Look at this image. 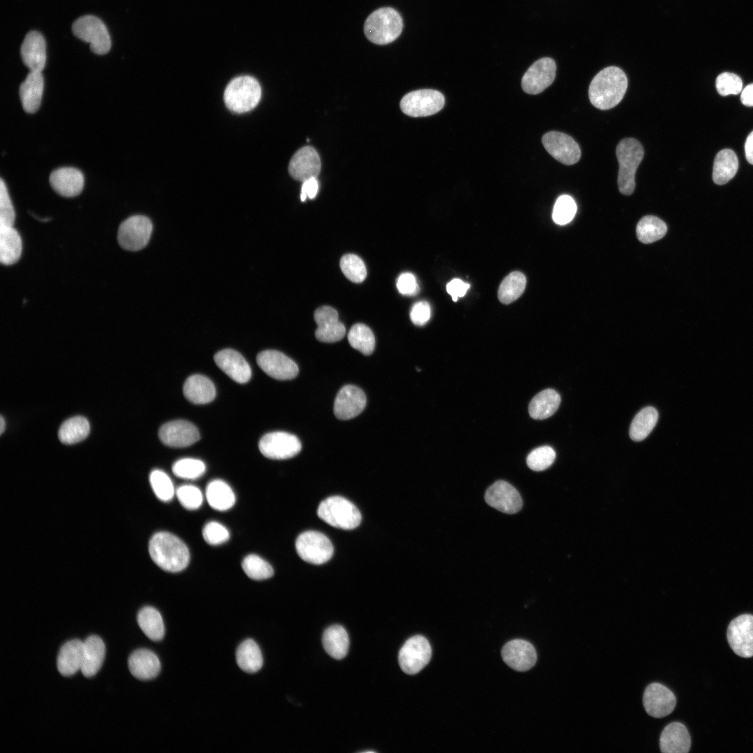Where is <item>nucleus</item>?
<instances>
[{
  "mask_svg": "<svg viewBox=\"0 0 753 753\" xmlns=\"http://www.w3.org/2000/svg\"><path fill=\"white\" fill-rule=\"evenodd\" d=\"M627 88L628 79L623 70L616 66H609L592 79L588 89L589 100L598 109H609L621 101Z\"/></svg>",
  "mask_w": 753,
  "mask_h": 753,
  "instance_id": "1",
  "label": "nucleus"
},
{
  "mask_svg": "<svg viewBox=\"0 0 753 753\" xmlns=\"http://www.w3.org/2000/svg\"><path fill=\"white\" fill-rule=\"evenodd\" d=\"M149 552L153 562L169 572L182 571L189 563L188 547L180 538L169 532L160 531L154 534L149 541Z\"/></svg>",
  "mask_w": 753,
  "mask_h": 753,
  "instance_id": "2",
  "label": "nucleus"
},
{
  "mask_svg": "<svg viewBox=\"0 0 753 753\" xmlns=\"http://www.w3.org/2000/svg\"><path fill=\"white\" fill-rule=\"evenodd\" d=\"M619 169L618 186L620 192L630 195L635 188V173L644 157L641 143L634 138H625L619 142L616 149Z\"/></svg>",
  "mask_w": 753,
  "mask_h": 753,
  "instance_id": "3",
  "label": "nucleus"
},
{
  "mask_svg": "<svg viewBox=\"0 0 753 753\" xmlns=\"http://www.w3.org/2000/svg\"><path fill=\"white\" fill-rule=\"evenodd\" d=\"M403 27L400 14L393 8L384 7L374 11L364 25L366 37L378 45L390 43L400 35Z\"/></svg>",
  "mask_w": 753,
  "mask_h": 753,
  "instance_id": "4",
  "label": "nucleus"
},
{
  "mask_svg": "<svg viewBox=\"0 0 753 753\" xmlns=\"http://www.w3.org/2000/svg\"><path fill=\"white\" fill-rule=\"evenodd\" d=\"M261 96V86L254 77L240 76L233 79L227 86L224 100L227 108L235 113L252 110L259 103Z\"/></svg>",
  "mask_w": 753,
  "mask_h": 753,
  "instance_id": "5",
  "label": "nucleus"
},
{
  "mask_svg": "<svg viewBox=\"0 0 753 753\" xmlns=\"http://www.w3.org/2000/svg\"><path fill=\"white\" fill-rule=\"evenodd\" d=\"M317 515L328 524L345 530L356 528L361 522L358 509L351 501L340 496L324 500L318 507Z\"/></svg>",
  "mask_w": 753,
  "mask_h": 753,
  "instance_id": "6",
  "label": "nucleus"
},
{
  "mask_svg": "<svg viewBox=\"0 0 753 753\" xmlns=\"http://www.w3.org/2000/svg\"><path fill=\"white\" fill-rule=\"evenodd\" d=\"M74 35L89 43L91 50L99 55L107 54L111 48V39L105 24L97 17L85 15L78 18L72 26Z\"/></svg>",
  "mask_w": 753,
  "mask_h": 753,
  "instance_id": "7",
  "label": "nucleus"
},
{
  "mask_svg": "<svg viewBox=\"0 0 753 753\" xmlns=\"http://www.w3.org/2000/svg\"><path fill=\"white\" fill-rule=\"evenodd\" d=\"M445 98L439 91L420 89L406 94L400 101V109L406 115L421 117L433 115L444 106Z\"/></svg>",
  "mask_w": 753,
  "mask_h": 753,
  "instance_id": "8",
  "label": "nucleus"
},
{
  "mask_svg": "<svg viewBox=\"0 0 753 753\" xmlns=\"http://www.w3.org/2000/svg\"><path fill=\"white\" fill-rule=\"evenodd\" d=\"M151 221L144 215H133L124 220L118 229L120 246L129 251H138L146 246L151 232Z\"/></svg>",
  "mask_w": 753,
  "mask_h": 753,
  "instance_id": "9",
  "label": "nucleus"
},
{
  "mask_svg": "<svg viewBox=\"0 0 753 753\" xmlns=\"http://www.w3.org/2000/svg\"><path fill=\"white\" fill-rule=\"evenodd\" d=\"M296 549L301 558L316 565L327 562L333 554L330 540L323 533L314 531L300 534L296 541Z\"/></svg>",
  "mask_w": 753,
  "mask_h": 753,
  "instance_id": "10",
  "label": "nucleus"
},
{
  "mask_svg": "<svg viewBox=\"0 0 753 753\" xmlns=\"http://www.w3.org/2000/svg\"><path fill=\"white\" fill-rule=\"evenodd\" d=\"M432 648L428 640L421 635L409 638L401 648L398 660L402 670L408 674H416L429 662Z\"/></svg>",
  "mask_w": 753,
  "mask_h": 753,
  "instance_id": "11",
  "label": "nucleus"
},
{
  "mask_svg": "<svg viewBox=\"0 0 753 753\" xmlns=\"http://www.w3.org/2000/svg\"><path fill=\"white\" fill-rule=\"evenodd\" d=\"M259 448L267 458L285 459L298 454L302 446L296 436L285 432H273L261 437Z\"/></svg>",
  "mask_w": 753,
  "mask_h": 753,
  "instance_id": "12",
  "label": "nucleus"
},
{
  "mask_svg": "<svg viewBox=\"0 0 753 753\" xmlns=\"http://www.w3.org/2000/svg\"><path fill=\"white\" fill-rule=\"evenodd\" d=\"M727 637L733 651L742 657L753 656V615L742 614L733 619Z\"/></svg>",
  "mask_w": 753,
  "mask_h": 753,
  "instance_id": "13",
  "label": "nucleus"
},
{
  "mask_svg": "<svg viewBox=\"0 0 753 753\" xmlns=\"http://www.w3.org/2000/svg\"><path fill=\"white\" fill-rule=\"evenodd\" d=\"M542 142L546 151L564 165H574L580 159L581 150L579 144L567 134L550 131L543 135Z\"/></svg>",
  "mask_w": 753,
  "mask_h": 753,
  "instance_id": "14",
  "label": "nucleus"
},
{
  "mask_svg": "<svg viewBox=\"0 0 753 753\" xmlns=\"http://www.w3.org/2000/svg\"><path fill=\"white\" fill-rule=\"evenodd\" d=\"M556 65L549 57L535 61L522 79V87L528 94H538L550 86L556 77Z\"/></svg>",
  "mask_w": 753,
  "mask_h": 753,
  "instance_id": "15",
  "label": "nucleus"
},
{
  "mask_svg": "<svg viewBox=\"0 0 753 753\" xmlns=\"http://www.w3.org/2000/svg\"><path fill=\"white\" fill-rule=\"evenodd\" d=\"M674 694L659 683H652L645 689L643 706L647 714L655 718H662L671 714L675 708Z\"/></svg>",
  "mask_w": 753,
  "mask_h": 753,
  "instance_id": "16",
  "label": "nucleus"
},
{
  "mask_svg": "<svg viewBox=\"0 0 753 753\" xmlns=\"http://www.w3.org/2000/svg\"><path fill=\"white\" fill-rule=\"evenodd\" d=\"M257 363L268 376L277 380H289L298 374L296 363L280 351L266 350L257 356Z\"/></svg>",
  "mask_w": 753,
  "mask_h": 753,
  "instance_id": "17",
  "label": "nucleus"
},
{
  "mask_svg": "<svg viewBox=\"0 0 753 753\" xmlns=\"http://www.w3.org/2000/svg\"><path fill=\"white\" fill-rule=\"evenodd\" d=\"M485 500L490 506L508 514L519 512L523 505L518 491L504 480L492 484L485 492Z\"/></svg>",
  "mask_w": 753,
  "mask_h": 753,
  "instance_id": "18",
  "label": "nucleus"
},
{
  "mask_svg": "<svg viewBox=\"0 0 753 753\" xmlns=\"http://www.w3.org/2000/svg\"><path fill=\"white\" fill-rule=\"evenodd\" d=\"M162 443L173 448H183L192 445L200 439L197 428L184 420H176L164 424L159 429Z\"/></svg>",
  "mask_w": 753,
  "mask_h": 753,
  "instance_id": "19",
  "label": "nucleus"
},
{
  "mask_svg": "<svg viewBox=\"0 0 753 753\" xmlns=\"http://www.w3.org/2000/svg\"><path fill=\"white\" fill-rule=\"evenodd\" d=\"M321 160L317 151L306 146L298 150L290 160L288 171L295 180L304 182L317 178L321 171Z\"/></svg>",
  "mask_w": 753,
  "mask_h": 753,
  "instance_id": "20",
  "label": "nucleus"
},
{
  "mask_svg": "<svg viewBox=\"0 0 753 753\" xmlns=\"http://www.w3.org/2000/svg\"><path fill=\"white\" fill-rule=\"evenodd\" d=\"M317 325L316 338L322 342L333 343L342 340L346 332L345 327L338 319V313L332 307L321 306L314 313Z\"/></svg>",
  "mask_w": 753,
  "mask_h": 753,
  "instance_id": "21",
  "label": "nucleus"
},
{
  "mask_svg": "<svg viewBox=\"0 0 753 753\" xmlns=\"http://www.w3.org/2000/svg\"><path fill=\"white\" fill-rule=\"evenodd\" d=\"M501 656L507 665L518 671L529 670L537 660L535 648L523 639H514L506 643L502 648Z\"/></svg>",
  "mask_w": 753,
  "mask_h": 753,
  "instance_id": "22",
  "label": "nucleus"
},
{
  "mask_svg": "<svg viewBox=\"0 0 753 753\" xmlns=\"http://www.w3.org/2000/svg\"><path fill=\"white\" fill-rule=\"evenodd\" d=\"M366 406V396L357 386L346 385L338 393L334 402V414L340 420H349L359 415Z\"/></svg>",
  "mask_w": 753,
  "mask_h": 753,
  "instance_id": "23",
  "label": "nucleus"
},
{
  "mask_svg": "<svg viewBox=\"0 0 753 753\" xmlns=\"http://www.w3.org/2000/svg\"><path fill=\"white\" fill-rule=\"evenodd\" d=\"M214 360L218 367L234 381L239 383L248 382L252 376L251 368L238 351L225 349L216 353Z\"/></svg>",
  "mask_w": 753,
  "mask_h": 753,
  "instance_id": "24",
  "label": "nucleus"
},
{
  "mask_svg": "<svg viewBox=\"0 0 753 753\" xmlns=\"http://www.w3.org/2000/svg\"><path fill=\"white\" fill-rule=\"evenodd\" d=\"M24 64L30 71L42 72L46 63V45L43 36L36 31L29 32L21 45Z\"/></svg>",
  "mask_w": 753,
  "mask_h": 753,
  "instance_id": "25",
  "label": "nucleus"
},
{
  "mask_svg": "<svg viewBox=\"0 0 753 753\" xmlns=\"http://www.w3.org/2000/svg\"><path fill=\"white\" fill-rule=\"evenodd\" d=\"M50 183L59 195L73 197L79 195L84 188V178L81 171L73 167H61L52 172Z\"/></svg>",
  "mask_w": 753,
  "mask_h": 753,
  "instance_id": "26",
  "label": "nucleus"
},
{
  "mask_svg": "<svg viewBox=\"0 0 753 753\" xmlns=\"http://www.w3.org/2000/svg\"><path fill=\"white\" fill-rule=\"evenodd\" d=\"M691 747L690 735L684 724L673 722L667 724L660 736L662 753H687Z\"/></svg>",
  "mask_w": 753,
  "mask_h": 753,
  "instance_id": "27",
  "label": "nucleus"
},
{
  "mask_svg": "<svg viewBox=\"0 0 753 753\" xmlns=\"http://www.w3.org/2000/svg\"><path fill=\"white\" fill-rule=\"evenodd\" d=\"M128 668L132 675L137 679L148 680L155 678L161 669L158 656L151 651L140 648L131 653L128 658Z\"/></svg>",
  "mask_w": 753,
  "mask_h": 753,
  "instance_id": "28",
  "label": "nucleus"
},
{
  "mask_svg": "<svg viewBox=\"0 0 753 753\" xmlns=\"http://www.w3.org/2000/svg\"><path fill=\"white\" fill-rule=\"evenodd\" d=\"M44 89L42 72L30 71L19 89L24 110L29 114L36 113L40 107Z\"/></svg>",
  "mask_w": 753,
  "mask_h": 753,
  "instance_id": "29",
  "label": "nucleus"
},
{
  "mask_svg": "<svg viewBox=\"0 0 753 753\" xmlns=\"http://www.w3.org/2000/svg\"><path fill=\"white\" fill-rule=\"evenodd\" d=\"M84 657V641L73 639L60 648L57 657V669L63 676L74 675L81 671Z\"/></svg>",
  "mask_w": 753,
  "mask_h": 753,
  "instance_id": "30",
  "label": "nucleus"
},
{
  "mask_svg": "<svg viewBox=\"0 0 753 753\" xmlns=\"http://www.w3.org/2000/svg\"><path fill=\"white\" fill-rule=\"evenodd\" d=\"M183 392L185 398L196 404H204L213 401L216 391L213 382L206 376L195 374L184 383Z\"/></svg>",
  "mask_w": 753,
  "mask_h": 753,
  "instance_id": "31",
  "label": "nucleus"
},
{
  "mask_svg": "<svg viewBox=\"0 0 753 753\" xmlns=\"http://www.w3.org/2000/svg\"><path fill=\"white\" fill-rule=\"evenodd\" d=\"M105 656V646L100 637L89 636L84 641V657L81 669L82 674L90 678L100 669Z\"/></svg>",
  "mask_w": 753,
  "mask_h": 753,
  "instance_id": "32",
  "label": "nucleus"
},
{
  "mask_svg": "<svg viewBox=\"0 0 753 753\" xmlns=\"http://www.w3.org/2000/svg\"><path fill=\"white\" fill-rule=\"evenodd\" d=\"M22 243L18 231L10 226H0V261L6 266L16 263L21 257Z\"/></svg>",
  "mask_w": 753,
  "mask_h": 753,
  "instance_id": "33",
  "label": "nucleus"
},
{
  "mask_svg": "<svg viewBox=\"0 0 753 753\" xmlns=\"http://www.w3.org/2000/svg\"><path fill=\"white\" fill-rule=\"evenodd\" d=\"M561 403L559 394L553 389H545L538 393L530 402L528 412L533 419L542 420L552 416Z\"/></svg>",
  "mask_w": 753,
  "mask_h": 753,
  "instance_id": "34",
  "label": "nucleus"
},
{
  "mask_svg": "<svg viewBox=\"0 0 753 753\" xmlns=\"http://www.w3.org/2000/svg\"><path fill=\"white\" fill-rule=\"evenodd\" d=\"M322 644L330 656L340 660L347 654L349 639L346 630L342 625H333L324 632Z\"/></svg>",
  "mask_w": 753,
  "mask_h": 753,
  "instance_id": "35",
  "label": "nucleus"
},
{
  "mask_svg": "<svg viewBox=\"0 0 753 753\" xmlns=\"http://www.w3.org/2000/svg\"><path fill=\"white\" fill-rule=\"evenodd\" d=\"M206 498L210 506L219 511L230 509L236 501V496L231 487L219 479L213 480L207 485Z\"/></svg>",
  "mask_w": 753,
  "mask_h": 753,
  "instance_id": "36",
  "label": "nucleus"
},
{
  "mask_svg": "<svg viewBox=\"0 0 753 753\" xmlns=\"http://www.w3.org/2000/svg\"><path fill=\"white\" fill-rule=\"evenodd\" d=\"M236 660L239 668L245 672L254 674L263 666V656L257 644L252 639L244 640L236 651Z\"/></svg>",
  "mask_w": 753,
  "mask_h": 753,
  "instance_id": "37",
  "label": "nucleus"
},
{
  "mask_svg": "<svg viewBox=\"0 0 753 753\" xmlns=\"http://www.w3.org/2000/svg\"><path fill=\"white\" fill-rule=\"evenodd\" d=\"M738 161L736 153L731 149H724L716 155L713 170V180L717 185L729 181L736 174Z\"/></svg>",
  "mask_w": 753,
  "mask_h": 753,
  "instance_id": "38",
  "label": "nucleus"
},
{
  "mask_svg": "<svg viewBox=\"0 0 753 753\" xmlns=\"http://www.w3.org/2000/svg\"><path fill=\"white\" fill-rule=\"evenodd\" d=\"M137 623L145 634L150 639L158 641L165 636V625L160 613L154 607H144L139 611L137 617Z\"/></svg>",
  "mask_w": 753,
  "mask_h": 753,
  "instance_id": "39",
  "label": "nucleus"
},
{
  "mask_svg": "<svg viewBox=\"0 0 753 753\" xmlns=\"http://www.w3.org/2000/svg\"><path fill=\"white\" fill-rule=\"evenodd\" d=\"M658 419L657 410L652 406L641 409L634 418L630 427V436L634 441L646 438L655 427Z\"/></svg>",
  "mask_w": 753,
  "mask_h": 753,
  "instance_id": "40",
  "label": "nucleus"
},
{
  "mask_svg": "<svg viewBox=\"0 0 753 753\" xmlns=\"http://www.w3.org/2000/svg\"><path fill=\"white\" fill-rule=\"evenodd\" d=\"M90 432L89 421L82 416L66 420L60 427L58 436L64 444H74L86 439Z\"/></svg>",
  "mask_w": 753,
  "mask_h": 753,
  "instance_id": "41",
  "label": "nucleus"
},
{
  "mask_svg": "<svg viewBox=\"0 0 753 753\" xmlns=\"http://www.w3.org/2000/svg\"><path fill=\"white\" fill-rule=\"evenodd\" d=\"M667 231L666 224L661 219L653 215L643 217L636 228L637 238L643 243H651L661 239L664 236Z\"/></svg>",
  "mask_w": 753,
  "mask_h": 753,
  "instance_id": "42",
  "label": "nucleus"
},
{
  "mask_svg": "<svg viewBox=\"0 0 753 753\" xmlns=\"http://www.w3.org/2000/svg\"><path fill=\"white\" fill-rule=\"evenodd\" d=\"M526 279L523 273L514 271L507 275L501 283L498 297L503 304H509L517 300L524 291Z\"/></svg>",
  "mask_w": 753,
  "mask_h": 753,
  "instance_id": "43",
  "label": "nucleus"
},
{
  "mask_svg": "<svg viewBox=\"0 0 753 753\" xmlns=\"http://www.w3.org/2000/svg\"><path fill=\"white\" fill-rule=\"evenodd\" d=\"M350 345L365 356L372 354L375 347V338L371 329L363 324H356L348 333Z\"/></svg>",
  "mask_w": 753,
  "mask_h": 753,
  "instance_id": "44",
  "label": "nucleus"
},
{
  "mask_svg": "<svg viewBox=\"0 0 753 753\" xmlns=\"http://www.w3.org/2000/svg\"><path fill=\"white\" fill-rule=\"evenodd\" d=\"M241 565L247 576L254 580L268 579L274 573L272 566L257 554H249L245 556Z\"/></svg>",
  "mask_w": 753,
  "mask_h": 753,
  "instance_id": "45",
  "label": "nucleus"
},
{
  "mask_svg": "<svg viewBox=\"0 0 753 753\" xmlns=\"http://www.w3.org/2000/svg\"><path fill=\"white\" fill-rule=\"evenodd\" d=\"M340 266L346 277L354 283H360L366 277L365 265L363 260L356 254L344 255L340 259Z\"/></svg>",
  "mask_w": 753,
  "mask_h": 753,
  "instance_id": "46",
  "label": "nucleus"
},
{
  "mask_svg": "<svg viewBox=\"0 0 753 753\" xmlns=\"http://www.w3.org/2000/svg\"><path fill=\"white\" fill-rule=\"evenodd\" d=\"M149 480L153 492L160 501L167 502L172 499L176 491L171 478L167 473L161 470L155 469L151 471Z\"/></svg>",
  "mask_w": 753,
  "mask_h": 753,
  "instance_id": "47",
  "label": "nucleus"
},
{
  "mask_svg": "<svg viewBox=\"0 0 753 753\" xmlns=\"http://www.w3.org/2000/svg\"><path fill=\"white\" fill-rule=\"evenodd\" d=\"M206 471L204 463L197 459L183 458L177 460L172 466L174 474L183 479H197L201 477Z\"/></svg>",
  "mask_w": 753,
  "mask_h": 753,
  "instance_id": "48",
  "label": "nucleus"
},
{
  "mask_svg": "<svg viewBox=\"0 0 753 753\" xmlns=\"http://www.w3.org/2000/svg\"><path fill=\"white\" fill-rule=\"evenodd\" d=\"M576 211L577 205L574 199L568 195H561L553 208V220L558 225H565L573 219Z\"/></svg>",
  "mask_w": 753,
  "mask_h": 753,
  "instance_id": "49",
  "label": "nucleus"
},
{
  "mask_svg": "<svg viewBox=\"0 0 753 753\" xmlns=\"http://www.w3.org/2000/svg\"><path fill=\"white\" fill-rule=\"evenodd\" d=\"M556 452L548 446L538 447L532 450L526 458L528 466L535 471H540L549 468L554 462Z\"/></svg>",
  "mask_w": 753,
  "mask_h": 753,
  "instance_id": "50",
  "label": "nucleus"
},
{
  "mask_svg": "<svg viewBox=\"0 0 753 753\" xmlns=\"http://www.w3.org/2000/svg\"><path fill=\"white\" fill-rule=\"evenodd\" d=\"M176 495L183 507L188 510H196L203 503L201 490L192 485H181L176 490Z\"/></svg>",
  "mask_w": 753,
  "mask_h": 753,
  "instance_id": "51",
  "label": "nucleus"
},
{
  "mask_svg": "<svg viewBox=\"0 0 753 753\" xmlns=\"http://www.w3.org/2000/svg\"><path fill=\"white\" fill-rule=\"evenodd\" d=\"M715 86L717 92L723 96L741 92L743 82L741 78L732 73H722L716 79Z\"/></svg>",
  "mask_w": 753,
  "mask_h": 753,
  "instance_id": "52",
  "label": "nucleus"
},
{
  "mask_svg": "<svg viewBox=\"0 0 753 753\" xmlns=\"http://www.w3.org/2000/svg\"><path fill=\"white\" fill-rule=\"evenodd\" d=\"M15 213L8 192L7 186L2 178L0 182V226L13 227Z\"/></svg>",
  "mask_w": 753,
  "mask_h": 753,
  "instance_id": "53",
  "label": "nucleus"
},
{
  "mask_svg": "<svg viewBox=\"0 0 753 753\" xmlns=\"http://www.w3.org/2000/svg\"><path fill=\"white\" fill-rule=\"evenodd\" d=\"M202 535L208 545H219L229 540V532L222 524L212 521L204 526L202 530Z\"/></svg>",
  "mask_w": 753,
  "mask_h": 753,
  "instance_id": "54",
  "label": "nucleus"
},
{
  "mask_svg": "<svg viewBox=\"0 0 753 753\" xmlns=\"http://www.w3.org/2000/svg\"><path fill=\"white\" fill-rule=\"evenodd\" d=\"M399 292L406 296H414L419 291V287L415 276L410 273H402L396 283Z\"/></svg>",
  "mask_w": 753,
  "mask_h": 753,
  "instance_id": "55",
  "label": "nucleus"
},
{
  "mask_svg": "<svg viewBox=\"0 0 753 753\" xmlns=\"http://www.w3.org/2000/svg\"><path fill=\"white\" fill-rule=\"evenodd\" d=\"M431 316L430 306L426 301H420L415 303L410 312L411 321L417 326L425 324Z\"/></svg>",
  "mask_w": 753,
  "mask_h": 753,
  "instance_id": "56",
  "label": "nucleus"
},
{
  "mask_svg": "<svg viewBox=\"0 0 753 753\" xmlns=\"http://www.w3.org/2000/svg\"><path fill=\"white\" fill-rule=\"evenodd\" d=\"M470 284L458 278H455L446 285L447 292L451 296L453 301H457L459 298L463 297L466 293Z\"/></svg>",
  "mask_w": 753,
  "mask_h": 753,
  "instance_id": "57",
  "label": "nucleus"
},
{
  "mask_svg": "<svg viewBox=\"0 0 753 753\" xmlns=\"http://www.w3.org/2000/svg\"><path fill=\"white\" fill-rule=\"evenodd\" d=\"M319 190V183L316 178H310L303 182L301 192V199L305 201L307 197L314 199Z\"/></svg>",
  "mask_w": 753,
  "mask_h": 753,
  "instance_id": "58",
  "label": "nucleus"
},
{
  "mask_svg": "<svg viewBox=\"0 0 753 753\" xmlns=\"http://www.w3.org/2000/svg\"><path fill=\"white\" fill-rule=\"evenodd\" d=\"M741 102L746 106H753V83L747 85L742 91Z\"/></svg>",
  "mask_w": 753,
  "mask_h": 753,
  "instance_id": "59",
  "label": "nucleus"
},
{
  "mask_svg": "<svg viewBox=\"0 0 753 753\" xmlns=\"http://www.w3.org/2000/svg\"><path fill=\"white\" fill-rule=\"evenodd\" d=\"M745 153L747 160L753 165V131L748 135L745 144Z\"/></svg>",
  "mask_w": 753,
  "mask_h": 753,
  "instance_id": "60",
  "label": "nucleus"
},
{
  "mask_svg": "<svg viewBox=\"0 0 753 753\" xmlns=\"http://www.w3.org/2000/svg\"><path fill=\"white\" fill-rule=\"evenodd\" d=\"M5 427H6V421H5L4 418H3V417L2 416H1V418H0V434H2L3 432H4Z\"/></svg>",
  "mask_w": 753,
  "mask_h": 753,
  "instance_id": "61",
  "label": "nucleus"
}]
</instances>
